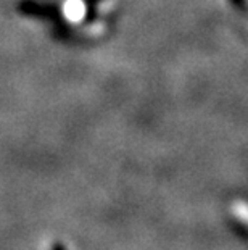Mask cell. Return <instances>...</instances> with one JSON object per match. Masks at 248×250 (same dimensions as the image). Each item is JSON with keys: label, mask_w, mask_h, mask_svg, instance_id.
Returning a JSON list of instances; mask_svg holds the SVG:
<instances>
[{"label": "cell", "mask_w": 248, "mask_h": 250, "mask_svg": "<svg viewBox=\"0 0 248 250\" xmlns=\"http://www.w3.org/2000/svg\"><path fill=\"white\" fill-rule=\"evenodd\" d=\"M50 250H66L65 247L61 246V244H54V246H52V249Z\"/></svg>", "instance_id": "6da1fadb"}]
</instances>
